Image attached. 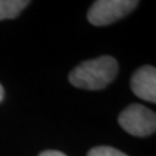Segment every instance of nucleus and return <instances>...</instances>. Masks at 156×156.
Segmentation results:
<instances>
[{"mask_svg":"<svg viewBox=\"0 0 156 156\" xmlns=\"http://www.w3.org/2000/svg\"><path fill=\"white\" fill-rule=\"evenodd\" d=\"M117 72V60L110 56H103L81 62L69 73L68 79L78 88L98 90L112 82Z\"/></svg>","mask_w":156,"mask_h":156,"instance_id":"1","label":"nucleus"},{"mask_svg":"<svg viewBox=\"0 0 156 156\" xmlns=\"http://www.w3.org/2000/svg\"><path fill=\"white\" fill-rule=\"evenodd\" d=\"M118 123L124 131L135 136H146L156 128L155 112L141 104H131L120 112Z\"/></svg>","mask_w":156,"mask_h":156,"instance_id":"2","label":"nucleus"},{"mask_svg":"<svg viewBox=\"0 0 156 156\" xmlns=\"http://www.w3.org/2000/svg\"><path fill=\"white\" fill-rule=\"evenodd\" d=\"M139 5L133 0H98L88 11V20L91 24L102 27L126 16Z\"/></svg>","mask_w":156,"mask_h":156,"instance_id":"3","label":"nucleus"},{"mask_svg":"<svg viewBox=\"0 0 156 156\" xmlns=\"http://www.w3.org/2000/svg\"><path fill=\"white\" fill-rule=\"evenodd\" d=\"M132 91L138 97L148 102H156V69L153 66H144L133 74L131 80Z\"/></svg>","mask_w":156,"mask_h":156,"instance_id":"4","label":"nucleus"},{"mask_svg":"<svg viewBox=\"0 0 156 156\" xmlns=\"http://www.w3.org/2000/svg\"><path fill=\"white\" fill-rule=\"evenodd\" d=\"M29 4L28 0H0V20L16 17Z\"/></svg>","mask_w":156,"mask_h":156,"instance_id":"5","label":"nucleus"},{"mask_svg":"<svg viewBox=\"0 0 156 156\" xmlns=\"http://www.w3.org/2000/svg\"><path fill=\"white\" fill-rule=\"evenodd\" d=\"M88 156H127L124 154L123 151H118L112 147H106V146H100L95 147L88 153Z\"/></svg>","mask_w":156,"mask_h":156,"instance_id":"6","label":"nucleus"},{"mask_svg":"<svg viewBox=\"0 0 156 156\" xmlns=\"http://www.w3.org/2000/svg\"><path fill=\"white\" fill-rule=\"evenodd\" d=\"M38 156H66L64 153L58 151H45L43 153H41Z\"/></svg>","mask_w":156,"mask_h":156,"instance_id":"7","label":"nucleus"},{"mask_svg":"<svg viewBox=\"0 0 156 156\" xmlns=\"http://www.w3.org/2000/svg\"><path fill=\"white\" fill-rule=\"evenodd\" d=\"M2 98H4V88H2L1 84H0V102L2 101Z\"/></svg>","mask_w":156,"mask_h":156,"instance_id":"8","label":"nucleus"}]
</instances>
